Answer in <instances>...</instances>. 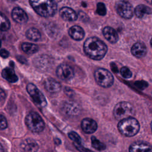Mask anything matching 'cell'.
Returning <instances> with one entry per match:
<instances>
[{"label": "cell", "mask_w": 152, "mask_h": 152, "mask_svg": "<svg viewBox=\"0 0 152 152\" xmlns=\"http://www.w3.org/2000/svg\"><path fill=\"white\" fill-rule=\"evenodd\" d=\"M151 130H152V121L151 122Z\"/></svg>", "instance_id": "cell-34"}, {"label": "cell", "mask_w": 152, "mask_h": 152, "mask_svg": "<svg viewBox=\"0 0 152 152\" xmlns=\"http://www.w3.org/2000/svg\"><path fill=\"white\" fill-rule=\"evenodd\" d=\"M10 53L8 50L4 49H2L0 50V56L4 58H7L9 56Z\"/></svg>", "instance_id": "cell-30"}, {"label": "cell", "mask_w": 152, "mask_h": 152, "mask_svg": "<svg viewBox=\"0 0 152 152\" xmlns=\"http://www.w3.org/2000/svg\"><path fill=\"white\" fill-rule=\"evenodd\" d=\"M135 113L133 105L128 102H120L118 103L113 109V115L116 119L121 121L132 117Z\"/></svg>", "instance_id": "cell-4"}, {"label": "cell", "mask_w": 152, "mask_h": 152, "mask_svg": "<svg viewBox=\"0 0 152 152\" xmlns=\"http://www.w3.org/2000/svg\"><path fill=\"white\" fill-rule=\"evenodd\" d=\"M59 14L62 19L67 21H74L77 19V14L72 8L64 7L59 10Z\"/></svg>", "instance_id": "cell-15"}, {"label": "cell", "mask_w": 152, "mask_h": 152, "mask_svg": "<svg viewBox=\"0 0 152 152\" xmlns=\"http://www.w3.org/2000/svg\"><path fill=\"white\" fill-rule=\"evenodd\" d=\"M118 128L123 135L132 137L139 131L140 124L136 119L130 117L120 121L118 124Z\"/></svg>", "instance_id": "cell-3"}, {"label": "cell", "mask_w": 152, "mask_h": 152, "mask_svg": "<svg viewBox=\"0 0 152 152\" xmlns=\"http://www.w3.org/2000/svg\"><path fill=\"white\" fill-rule=\"evenodd\" d=\"M1 47V40H0V48Z\"/></svg>", "instance_id": "cell-35"}, {"label": "cell", "mask_w": 152, "mask_h": 152, "mask_svg": "<svg viewBox=\"0 0 152 152\" xmlns=\"http://www.w3.org/2000/svg\"><path fill=\"white\" fill-rule=\"evenodd\" d=\"M94 75L96 83L102 87H110L113 83L114 78L112 73L104 68H97Z\"/></svg>", "instance_id": "cell-6"}, {"label": "cell", "mask_w": 152, "mask_h": 152, "mask_svg": "<svg viewBox=\"0 0 152 152\" xmlns=\"http://www.w3.org/2000/svg\"><path fill=\"white\" fill-rule=\"evenodd\" d=\"M81 126L83 131L86 134H92L94 132L97 128L96 122L90 118H85L82 120Z\"/></svg>", "instance_id": "cell-13"}, {"label": "cell", "mask_w": 152, "mask_h": 152, "mask_svg": "<svg viewBox=\"0 0 152 152\" xmlns=\"http://www.w3.org/2000/svg\"><path fill=\"white\" fill-rule=\"evenodd\" d=\"M27 38L31 41H38L41 38V34L40 31L36 28L31 27L28 29L26 33Z\"/></svg>", "instance_id": "cell-22"}, {"label": "cell", "mask_w": 152, "mask_h": 152, "mask_svg": "<svg viewBox=\"0 0 152 152\" xmlns=\"http://www.w3.org/2000/svg\"><path fill=\"white\" fill-rule=\"evenodd\" d=\"M21 49L27 54H33L39 49L38 46L36 45L27 42H24L21 44Z\"/></svg>", "instance_id": "cell-23"}, {"label": "cell", "mask_w": 152, "mask_h": 152, "mask_svg": "<svg viewBox=\"0 0 152 152\" xmlns=\"http://www.w3.org/2000/svg\"><path fill=\"white\" fill-rule=\"evenodd\" d=\"M10 27V22L8 18L0 12V30L7 31Z\"/></svg>", "instance_id": "cell-24"}, {"label": "cell", "mask_w": 152, "mask_h": 152, "mask_svg": "<svg viewBox=\"0 0 152 152\" xmlns=\"http://www.w3.org/2000/svg\"><path fill=\"white\" fill-rule=\"evenodd\" d=\"M7 127V121L5 117L0 115V129L2 130Z\"/></svg>", "instance_id": "cell-29"}, {"label": "cell", "mask_w": 152, "mask_h": 152, "mask_svg": "<svg viewBox=\"0 0 152 152\" xmlns=\"http://www.w3.org/2000/svg\"><path fill=\"white\" fill-rule=\"evenodd\" d=\"M5 98V93L4 92V91L0 88V102H2Z\"/></svg>", "instance_id": "cell-31"}, {"label": "cell", "mask_w": 152, "mask_h": 152, "mask_svg": "<svg viewBox=\"0 0 152 152\" xmlns=\"http://www.w3.org/2000/svg\"><path fill=\"white\" fill-rule=\"evenodd\" d=\"M2 76L4 78L10 83H15L18 80V77L14 69L10 67H7L2 71Z\"/></svg>", "instance_id": "cell-21"}, {"label": "cell", "mask_w": 152, "mask_h": 152, "mask_svg": "<svg viewBox=\"0 0 152 152\" xmlns=\"http://www.w3.org/2000/svg\"><path fill=\"white\" fill-rule=\"evenodd\" d=\"M150 44H151V47H152V38H151V40H150Z\"/></svg>", "instance_id": "cell-33"}, {"label": "cell", "mask_w": 152, "mask_h": 152, "mask_svg": "<svg viewBox=\"0 0 152 152\" xmlns=\"http://www.w3.org/2000/svg\"><path fill=\"white\" fill-rule=\"evenodd\" d=\"M26 89L36 105L39 107H44L46 106L47 102L44 95L34 84H28Z\"/></svg>", "instance_id": "cell-7"}, {"label": "cell", "mask_w": 152, "mask_h": 152, "mask_svg": "<svg viewBox=\"0 0 152 152\" xmlns=\"http://www.w3.org/2000/svg\"><path fill=\"white\" fill-rule=\"evenodd\" d=\"M56 74L59 78L64 81H69L74 76V69L71 66L66 64L59 65L56 68Z\"/></svg>", "instance_id": "cell-9"}, {"label": "cell", "mask_w": 152, "mask_h": 152, "mask_svg": "<svg viewBox=\"0 0 152 152\" xmlns=\"http://www.w3.org/2000/svg\"><path fill=\"white\" fill-rule=\"evenodd\" d=\"M83 49L85 53L93 60H100L106 55L107 47L100 39L91 37L86 40Z\"/></svg>", "instance_id": "cell-1"}, {"label": "cell", "mask_w": 152, "mask_h": 152, "mask_svg": "<svg viewBox=\"0 0 152 152\" xmlns=\"http://www.w3.org/2000/svg\"><path fill=\"white\" fill-rule=\"evenodd\" d=\"M121 75L125 78H129L132 76V72L130 69L126 66H123L120 70Z\"/></svg>", "instance_id": "cell-27"}, {"label": "cell", "mask_w": 152, "mask_h": 152, "mask_svg": "<svg viewBox=\"0 0 152 152\" xmlns=\"http://www.w3.org/2000/svg\"><path fill=\"white\" fill-rule=\"evenodd\" d=\"M134 12L135 15L139 18H143L145 15H150L152 14V8H150L149 7L141 4L137 5L135 10H134Z\"/></svg>", "instance_id": "cell-20"}, {"label": "cell", "mask_w": 152, "mask_h": 152, "mask_svg": "<svg viewBox=\"0 0 152 152\" xmlns=\"http://www.w3.org/2000/svg\"><path fill=\"white\" fill-rule=\"evenodd\" d=\"M69 138L74 142V144L80 145L81 143V138L79 135L75 132L71 131L68 134Z\"/></svg>", "instance_id": "cell-26"}, {"label": "cell", "mask_w": 152, "mask_h": 152, "mask_svg": "<svg viewBox=\"0 0 152 152\" xmlns=\"http://www.w3.org/2000/svg\"><path fill=\"white\" fill-rule=\"evenodd\" d=\"M68 34L70 37L75 40H81L84 37V30L78 26H73L69 28Z\"/></svg>", "instance_id": "cell-18"}, {"label": "cell", "mask_w": 152, "mask_h": 152, "mask_svg": "<svg viewBox=\"0 0 152 152\" xmlns=\"http://www.w3.org/2000/svg\"><path fill=\"white\" fill-rule=\"evenodd\" d=\"M129 152H152V146L144 142H135L129 146Z\"/></svg>", "instance_id": "cell-12"}, {"label": "cell", "mask_w": 152, "mask_h": 152, "mask_svg": "<svg viewBox=\"0 0 152 152\" xmlns=\"http://www.w3.org/2000/svg\"><path fill=\"white\" fill-rule=\"evenodd\" d=\"M21 147L24 152H37L38 145L36 142L31 139H27L21 144Z\"/></svg>", "instance_id": "cell-19"}, {"label": "cell", "mask_w": 152, "mask_h": 152, "mask_svg": "<svg viewBox=\"0 0 152 152\" xmlns=\"http://www.w3.org/2000/svg\"><path fill=\"white\" fill-rule=\"evenodd\" d=\"M64 112L68 116H75L79 115L81 112L80 105L74 102H65L62 107Z\"/></svg>", "instance_id": "cell-10"}, {"label": "cell", "mask_w": 152, "mask_h": 152, "mask_svg": "<svg viewBox=\"0 0 152 152\" xmlns=\"http://www.w3.org/2000/svg\"><path fill=\"white\" fill-rule=\"evenodd\" d=\"M29 2L35 12L43 17L53 16L57 10V4L53 1L31 0Z\"/></svg>", "instance_id": "cell-2"}, {"label": "cell", "mask_w": 152, "mask_h": 152, "mask_svg": "<svg viewBox=\"0 0 152 152\" xmlns=\"http://www.w3.org/2000/svg\"><path fill=\"white\" fill-rule=\"evenodd\" d=\"M25 123L27 128L33 132H40L45 128L43 120L36 112H30L27 115Z\"/></svg>", "instance_id": "cell-5"}, {"label": "cell", "mask_w": 152, "mask_h": 152, "mask_svg": "<svg viewBox=\"0 0 152 152\" xmlns=\"http://www.w3.org/2000/svg\"><path fill=\"white\" fill-rule=\"evenodd\" d=\"M91 145L92 147L99 151L104 150L106 148V145L104 143L99 141L98 139H97L95 137L93 136L91 138Z\"/></svg>", "instance_id": "cell-25"}, {"label": "cell", "mask_w": 152, "mask_h": 152, "mask_svg": "<svg viewBox=\"0 0 152 152\" xmlns=\"http://www.w3.org/2000/svg\"><path fill=\"white\" fill-rule=\"evenodd\" d=\"M12 19L19 24H24L28 20V16L26 12L20 7H15L11 12Z\"/></svg>", "instance_id": "cell-11"}, {"label": "cell", "mask_w": 152, "mask_h": 152, "mask_svg": "<svg viewBox=\"0 0 152 152\" xmlns=\"http://www.w3.org/2000/svg\"><path fill=\"white\" fill-rule=\"evenodd\" d=\"M4 148H3L2 145L0 143V152H4Z\"/></svg>", "instance_id": "cell-32"}, {"label": "cell", "mask_w": 152, "mask_h": 152, "mask_svg": "<svg viewBox=\"0 0 152 152\" xmlns=\"http://www.w3.org/2000/svg\"><path fill=\"white\" fill-rule=\"evenodd\" d=\"M131 52L134 56L138 58H142L147 53V48L143 43L137 42L132 45Z\"/></svg>", "instance_id": "cell-16"}, {"label": "cell", "mask_w": 152, "mask_h": 152, "mask_svg": "<svg viewBox=\"0 0 152 152\" xmlns=\"http://www.w3.org/2000/svg\"><path fill=\"white\" fill-rule=\"evenodd\" d=\"M44 86L45 89L51 93H57L61 89V83L52 78H47L45 81Z\"/></svg>", "instance_id": "cell-14"}, {"label": "cell", "mask_w": 152, "mask_h": 152, "mask_svg": "<svg viewBox=\"0 0 152 152\" xmlns=\"http://www.w3.org/2000/svg\"><path fill=\"white\" fill-rule=\"evenodd\" d=\"M115 8L118 14L121 17L125 19H130L133 16V7L132 5L128 1H117L116 2Z\"/></svg>", "instance_id": "cell-8"}, {"label": "cell", "mask_w": 152, "mask_h": 152, "mask_svg": "<svg viewBox=\"0 0 152 152\" xmlns=\"http://www.w3.org/2000/svg\"><path fill=\"white\" fill-rule=\"evenodd\" d=\"M96 11L100 15H105L106 14V8L104 4L102 2H99L97 4Z\"/></svg>", "instance_id": "cell-28"}, {"label": "cell", "mask_w": 152, "mask_h": 152, "mask_svg": "<svg viewBox=\"0 0 152 152\" xmlns=\"http://www.w3.org/2000/svg\"><path fill=\"white\" fill-rule=\"evenodd\" d=\"M103 36L111 43H115L118 40V34L116 30L111 27L106 26L102 30Z\"/></svg>", "instance_id": "cell-17"}]
</instances>
